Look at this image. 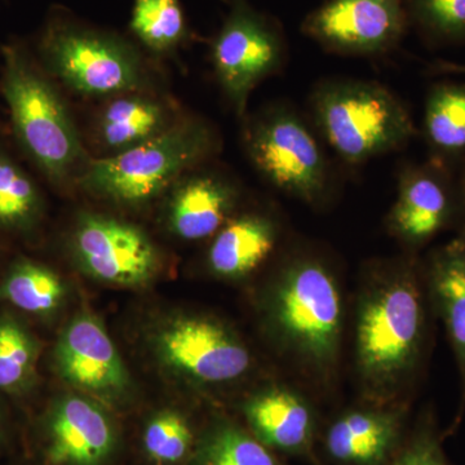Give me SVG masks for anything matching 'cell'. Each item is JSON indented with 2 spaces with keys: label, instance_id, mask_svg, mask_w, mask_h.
Returning a JSON list of instances; mask_svg holds the SVG:
<instances>
[{
  "label": "cell",
  "instance_id": "6da1fadb",
  "mask_svg": "<svg viewBox=\"0 0 465 465\" xmlns=\"http://www.w3.org/2000/svg\"><path fill=\"white\" fill-rule=\"evenodd\" d=\"M428 302L416 253L369 266L357 307L356 366L371 399H393L414 379L427 348Z\"/></svg>",
  "mask_w": 465,
  "mask_h": 465
},
{
  "label": "cell",
  "instance_id": "7a4b0ae2",
  "mask_svg": "<svg viewBox=\"0 0 465 465\" xmlns=\"http://www.w3.org/2000/svg\"><path fill=\"white\" fill-rule=\"evenodd\" d=\"M0 57V94L18 149L54 188H76L94 155L85 148L60 85L43 69L32 45L21 39L5 43Z\"/></svg>",
  "mask_w": 465,
  "mask_h": 465
},
{
  "label": "cell",
  "instance_id": "3957f363",
  "mask_svg": "<svg viewBox=\"0 0 465 465\" xmlns=\"http://www.w3.org/2000/svg\"><path fill=\"white\" fill-rule=\"evenodd\" d=\"M60 87L88 99L157 91L148 54L134 39L91 25L64 7H52L32 45Z\"/></svg>",
  "mask_w": 465,
  "mask_h": 465
},
{
  "label": "cell",
  "instance_id": "277c9868",
  "mask_svg": "<svg viewBox=\"0 0 465 465\" xmlns=\"http://www.w3.org/2000/svg\"><path fill=\"white\" fill-rule=\"evenodd\" d=\"M223 148L215 124L183 114L154 139L114 157H92L76 182L81 189L119 206L140 207L157 200L195 168L213 162Z\"/></svg>",
  "mask_w": 465,
  "mask_h": 465
},
{
  "label": "cell",
  "instance_id": "5b68a950",
  "mask_svg": "<svg viewBox=\"0 0 465 465\" xmlns=\"http://www.w3.org/2000/svg\"><path fill=\"white\" fill-rule=\"evenodd\" d=\"M309 109L320 137L351 167L405 149L419 134L406 104L375 81L323 79Z\"/></svg>",
  "mask_w": 465,
  "mask_h": 465
},
{
  "label": "cell",
  "instance_id": "8992f818",
  "mask_svg": "<svg viewBox=\"0 0 465 465\" xmlns=\"http://www.w3.org/2000/svg\"><path fill=\"white\" fill-rule=\"evenodd\" d=\"M272 289L269 317L281 344L308 369L331 371L344 322L341 287L331 268L314 253H293Z\"/></svg>",
  "mask_w": 465,
  "mask_h": 465
},
{
  "label": "cell",
  "instance_id": "52a82bcc",
  "mask_svg": "<svg viewBox=\"0 0 465 465\" xmlns=\"http://www.w3.org/2000/svg\"><path fill=\"white\" fill-rule=\"evenodd\" d=\"M242 143L256 173L275 191L322 207L335 173L316 133L290 103H273L242 119Z\"/></svg>",
  "mask_w": 465,
  "mask_h": 465
},
{
  "label": "cell",
  "instance_id": "ba28073f",
  "mask_svg": "<svg viewBox=\"0 0 465 465\" xmlns=\"http://www.w3.org/2000/svg\"><path fill=\"white\" fill-rule=\"evenodd\" d=\"M225 3L228 11L211 41V63L220 90L242 121L256 87L282 72L289 45L280 21L250 0Z\"/></svg>",
  "mask_w": 465,
  "mask_h": 465
},
{
  "label": "cell",
  "instance_id": "9c48e42d",
  "mask_svg": "<svg viewBox=\"0 0 465 465\" xmlns=\"http://www.w3.org/2000/svg\"><path fill=\"white\" fill-rule=\"evenodd\" d=\"M409 29L403 0H326L302 23V34L322 50L348 57L384 56Z\"/></svg>",
  "mask_w": 465,
  "mask_h": 465
},
{
  "label": "cell",
  "instance_id": "30bf717a",
  "mask_svg": "<svg viewBox=\"0 0 465 465\" xmlns=\"http://www.w3.org/2000/svg\"><path fill=\"white\" fill-rule=\"evenodd\" d=\"M460 220V191L452 168L432 158L401 167L385 225L405 252L418 253Z\"/></svg>",
  "mask_w": 465,
  "mask_h": 465
},
{
  "label": "cell",
  "instance_id": "8fae6325",
  "mask_svg": "<svg viewBox=\"0 0 465 465\" xmlns=\"http://www.w3.org/2000/svg\"><path fill=\"white\" fill-rule=\"evenodd\" d=\"M72 251L85 273L115 286H145L161 266L158 249L143 229L103 213L78 216Z\"/></svg>",
  "mask_w": 465,
  "mask_h": 465
},
{
  "label": "cell",
  "instance_id": "7c38bea8",
  "mask_svg": "<svg viewBox=\"0 0 465 465\" xmlns=\"http://www.w3.org/2000/svg\"><path fill=\"white\" fill-rule=\"evenodd\" d=\"M162 362L203 384L237 381L249 371V349L224 324L207 317H180L155 336Z\"/></svg>",
  "mask_w": 465,
  "mask_h": 465
},
{
  "label": "cell",
  "instance_id": "4fadbf2b",
  "mask_svg": "<svg viewBox=\"0 0 465 465\" xmlns=\"http://www.w3.org/2000/svg\"><path fill=\"white\" fill-rule=\"evenodd\" d=\"M42 457L47 465H105L118 445L108 412L87 397H61L42 424Z\"/></svg>",
  "mask_w": 465,
  "mask_h": 465
},
{
  "label": "cell",
  "instance_id": "5bb4252c",
  "mask_svg": "<svg viewBox=\"0 0 465 465\" xmlns=\"http://www.w3.org/2000/svg\"><path fill=\"white\" fill-rule=\"evenodd\" d=\"M54 363L67 384L101 399H118L131 385L118 349L91 314H79L67 324L54 349Z\"/></svg>",
  "mask_w": 465,
  "mask_h": 465
},
{
  "label": "cell",
  "instance_id": "9a60e30c",
  "mask_svg": "<svg viewBox=\"0 0 465 465\" xmlns=\"http://www.w3.org/2000/svg\"><path fill=\"white\" fill-rule=\"evenodd\" d=\"M210 163L183 174L167 192L168 228L183 241L215 235L240 204V183L228 171Z\"/></svg>",
  "mask_w": 465,
  "mask_h": 465
},
{
  "label": "cell",
  "instance_id": "2e32d148",
  "mask_svg": "<svg viewBox=\"0 0 465 465\" xmlns=\"http://www.w3.org/2000/svg\"><path fill=\"white\" fill-rule=\"evenodd\" d=\"M185 113L157 91H134L106 100L94 124V158L114 157L166 133Z\"/></svg>",
  "mask_w": 465,
  "mask_h": 465
},
{
  "label": "cell",
  "instance_id": "e0dca14e",
  "mask_svg": "<svg viewBox=\"0 0 465 465\" xmlns=\"http://www.w3.org/2000/svg\"><path fill=\"white\" fill-rule=\"evenodd\" d=\"M425 290L442 321L457 362L465 406V244L455 238L428 253L421 262Z\"/></svg>",
  "mask_w": 465,
  "mask_h": 465
},
{
  "label": "cell",
  "instance_id": "ac0fdd59",
  "mask_svg": "<svg viewBox=\"0 0 465 465\" xmlns=\"http://www.w3.org/2000/svg\"><path fill=\"white\" fill-rule=\"evenodd\" d=\"M281 237V223L273 213L249 211L237 213L216 232L207 253V264L219 277L238 280L264 264Z\"/></svg>",
  "mask_w": 465,
  "mask_h": 465
},
{
  "label": "cell",
  "instance_id": "d6986e66",
  "mask_svg": "<svg viewBox=\"0 0 465 465\" xmlns=\"http://www.w3.org/2000/svg\"><path fill=\"white\" fill-rule=\"evenodd\" d=\"M244 416L253 436L266 448L302 454L313 442L316 421L311 406L284 388L255 394L244 403Z\"/></svg>",
  "mask_w": 465,
  "mask_h": 465
},
{
  "label": "cell",
  "instance_id": "ffe728a7",
  "mask_svg": "<svg viewBox=\"0 0 465 465\" xmlns=\"http://www.w3.org/2000/svg\"><path fill=\"white\" fill-rule=\"evenodd\" d=\"M402 415L384 410H354L330 427V457L349 465H381L399 448Z\"/></svg>",
  "mask_w": 465,
  "mask_h": 465
},
{
  "label": "cell",
  "instance_id": "44dd1931",
  "mask_svg": "<svg viewBox=\"0 0 465 465\" xmlns=\"http://www.w3.org/2000/svg\"><path fill=\"white\" fill-rule=\"evenodd\" d=\"M423 136L430 158L452 168L465 158V84L440 82L425 99Z\"/></svg>",
  "mask_w": 465,
  "mask_h": 465
},
{
  "label": "cell",
  "instance_id": "7402d4cb",
  "mask_svg": "<svg viewBox=\"0 0 465 465\" xmlns=\"http://www.w3.org/2000/svg\"><path fill=\"white\" fill-rule=\"evenodd\" d=\"M45 208L38 183L0 140V232L29 237L41 225Z\"/></svg>",
  "mask_w": 465,
  "mask_h": 465
},
{
  "label": "cell",
  "instance_id": "603a6c76",
  "mask_svg": "<svg viewBox=\"0 0 465 465\" xmlns=\"http://www.w3.org/2000/svg\"><path fill=\"white\" fill-rule=\"evenodd\" d=\"M130 33L154 57H173L194 39L182 0H134Z\"/></svg>",
  "mask_w": 465,
  "mask_h": 465
},
{
  "label": "cell",
  "instance_id": "cb8c5ba5",
  "mask_svg": "<svg viewBox=\"0 0 465 465\" xmlns=\"http://www.w3.org/2000/svg\"><path fill=\"white\" fill-rule=\"evenodd\" d=\"M0 295L26 313L47 316L56 311L65 298V284L48 266L20 259L5 275Z\"/></svg>",
  "mask_w": 465,
  "mask_h": 465
},
{
  "label": "cell",
  "instance_id": "d4e9b609",
  "mask_svg": "<svg viewBox=\"0 0 465 465\" xmlns=\"http://www.w3.org/2000/svg\"><path fill=\"white\" fill-rule=\"evenodd\" d=\"M191 465H283L255 436L229 421H217L202 434Z\"/></svg>",
  "mask_w": 465,
  "mask_h": 465
},
{
  "label": "cell",
  "instance_id": "484cf974",
  "mask_svg": "<svg viewBox=\"0 0 465 465\" xmlns=\"http://www.w3.org/2000/svg\"><path fill=\"white\" fill-rule=\"evenodd\" d=\"M410 27L433 47L465 42V0H403Z\"/></svg>",
  "mask_w": 465,
  "mask_h": 465
},
{
  "label": "cell",
  "instance_id": "4316f807",
  "mask_svg": "<svg viewBox=\"0 0 465 465\" xmlns=\"http://www.w3.org/2000/svg\"><path fill=\"white\" fill-rule=\"evenodd\" d=\"M38 348L32 333L14 317H0V391H16L30 381Z\"/></svg>",
  "mask_w": 465,
  "mask_h": 465
},
{
  "label": "cell",
  "instance_id": "83f0119b",
  "mask_svg": "<svg viewBox=\"0 0 465 465\" xmlns=\"http://www.w3.org/2000/svg\"><path fill=\"white\" fill-rule=\"evenodd\" d=\"M191 425L179 412L162 411L153 416L143 432V449L159 464H174L191 452Z\"/></svg>",
  "mask_w": 465,
  "mask_h": 465
},
{
  "label": "cell",
  "instance_id": "f1b7e54d",
  "mask_svg": "<svg viewBox=\"0 0 465 465\" xmlns=\"http://www.w3.org/2000/svg\"><path fill=\"white\" fill-rule=\"evenodd\" d=\"M391 465H450L430 419H425Z\"/></svg>",
  "mask_w": 465,
  "mask_h": 465
},
{
  "label": "cell",
  "instance_id": "f546056e",
  "mask_svg": "<svg viewBox=\"0 0 465 465\" xmlns=\"http://www.w3.org/2000/svg\"><path fill=\"white\" fill-rule=\"evenodd\" d=\"M432 74H450L465 76V64L452 63V61L436 60L430 65Z\"/></svg>",
  "mask_w": 465,
  "mask_h": 465
},
{
  "label": "cell",
  "instance_id": "4dcf8cb0",
  "mask_svg": "<svg viewBox=\"0 0 465 465\" xmlns=\"http://www.w3.org/2000/svg\"><path fill=\"white\" fill-rule=\"evenodd\" d=\"M461 163H463V171H461L460 180H459V191H460L461 200V220L460 224H459L457 238L465 244V158Z\"/></svg>",
  "mask_w": 465,
  "mask_h": 465
},
{
  "label": "cell",
  "instance_id": "1f68e13d",
  "mask_svg": "<svg viewBox=\"0 0 465 465\" xmlns=\"http://www.w3.org/2000/svg\"><path fill=\"white\" fill-rule=\"evenodd\" d=\"M5 437H7V423H5V414L0 410V448L5 443Z\"/></svg>",
  "mask_w": 465,
  "mask_h": 465
}]
</instances>
